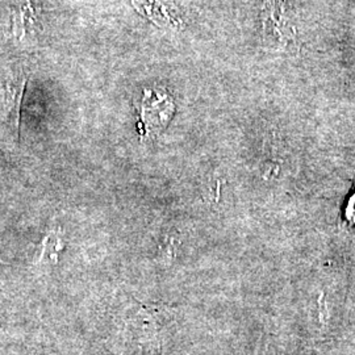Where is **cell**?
I'll list each match as a JSON object with an SVG mask.
<instances>
[{
  "label": "cell",
  "mask_w": 355,
  "mask_h": 355,
  "mask_svg": "<svg viewBox=\"0 0 355 355\" xmlns=\"http://www.w3.org/2000/svg\"><path fill=\"white\" fill-rule=\"evenodd\" d=\"M261 19L267 45L275 49H288L296 45V19L287 0H262Z\"/></svg>",
  "instance_id": "6da1fadb"
},
{
  "label": "cell",
  "mask_w": 355,
  "mask_h": 355,
  "mask_svg": "<svg viewBox=\"0 0 355 355\" xmlns=\"http://www.w3.org/2000/svg\"><path fill=\"white\" fill-rule=\"evenodd\" d=\"M137 111L141 136L152 139L158 136L171 121L175 103L167 89L150 87L144 89Z\"/></svg>",
  "instance_id": "7a4b0ae2"
},
{
  "label": "cell",
  "mask_w": 355,
  "mask_h": 355,
  "mask_svg": "<svg viewBox=\"0 0 355 355\" xmlns=\"http://www.w3.org/2000/svg\"><path fill=\"white\" fill-rule=\"evenodd\" d=\"M64 248V242L61 234L57 232H49L42 241L40 263L55 266L60 261V254L62 253Z\"/></svg>",
  "instance_id": "277c9868"
},
{
  "label": "cell",
  "mask_w": 355,
  "mask_h": 355,
  "mask_svg": "<svg viewBox=\"0 0 355 355\" xmlns=\"http://www.w3.org/2000/svg\"><path fill=\"white\" fill-rule=\"evenodd\" d=\"M28 76L24 73L8 78L4 82V95H3V114L7 119V123L11 125L15 136L20 137V121H21V103L24 99Z\"/></svg>",
  "instance_id": "3957f363"
}]
</instances>
